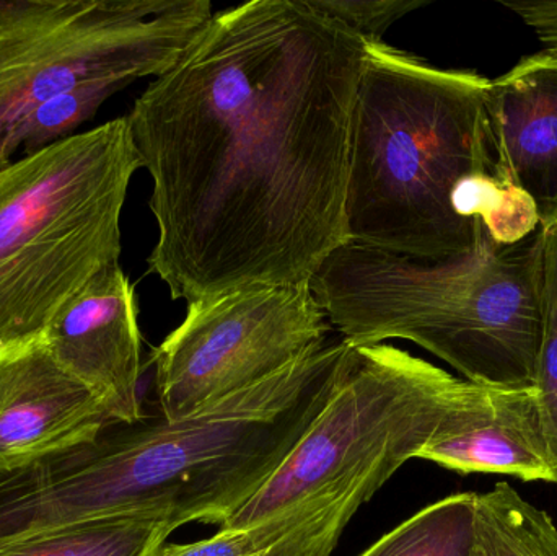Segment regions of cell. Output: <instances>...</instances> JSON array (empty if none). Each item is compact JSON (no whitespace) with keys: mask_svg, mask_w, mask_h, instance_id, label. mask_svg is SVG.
I'll list each match as a JSON object with an SVG mask.
<instances>
[{"mask_svg":"<svg viewBox=\"0 0 557 556\" xmlns=\"http://www.w3.org/2000/svg\"><path fill=\"white\" fill-rule=\"evenodd\" d=\"M494 175L530 196L543 227L557 224V54L542 49L491 81Z\"/></svg>","mask_w":557,"mask_h":556,"instance_id":"obj_11","label":"cell"},{"mask_svg":"<svg viewBox=\"0 0 557 556\" xmlns=\"http://www.w3.org/2000/svg\"><path fill=\"white\" fill-rule=\"evenodd\" d=\"M333 330L310 283L251 286L188 304L153 349L159 411L188 417L308 358Z\"/></svg>","mask_w":557,"mask_h":556,"instance_id":"obj_8","label":"cell"},{"mask_svg":"<svg viewBox=\"0 0 557 556\" xmlns=\"http://www.w3.org/2000/svg\"><path fill=\"white\" fill-rule=\"evenodd\" d=\"M367 42L383 41L393 23L425 5L424 0H308Z\"/></svg>","mask_w":557,"mask_h":556,"instance_id":"obj_20","label":"cell"},{"mask_svg":"<svg viewBox=\"0 0 557 556\" xmlns=\"http://www.w3.org/2000/svg\"><path fill=\"white\" fill-rule=\"evenodd\" d=\"M500 3L516 13L535 33L543 49L557 54V0H516Z\"/></svg>","mask_w":557,"mask_h":556,"instance_id":"obj_21","label":"cell"},{"mask_svg":"<svg viewBox=\"0 0 557 556\" xmlns=\"http://www.w3.org/2000/svg\"><path fill=\"white\" fill-rule=\"evenodd\" d=\"M360 508L349 499H308L245 528H221L205 541L166 542L153 556H333Z\"/></svg>","mask_w":557,"mask_h":556,"instance_id":"obj_13","label":"cell"},{"mask_svg":"<svg viewBox=\"0 0 557 556\" xmlns=\"http://www.w3.org/2000/svg\"><path fill=\"white\" fill-rule=\"evenodd\" d=\"M41 338L55 361L98 395L113 420L143 417L139 309L120 263L69 300Z\"/></svg>","mask_w":557,"mask_h":556,"instance_id":"obj_9","label":"cell"},{"mask_svg":"<svg viewBox=\"0 0 557 556\" xmlns=\"http://www.w3.org/2000/svg\"><path fill=\"white\" fill-rule=\"evenodd\" d=\"M545 231L543 322L536 358L535 387L546 430L557 450V224Z\"/></svg>","mask_w":557,"mask_h":556,"instance_id":"obj_19","label":"cell"},{"mask_svg":"<svg viewBox=\"0 0 557 556\" xmlns=\"http://www.w3.org/2000/svg\"><path fill=\"white\" fill-rule=\"evenodd\" d=\"M212 16L209 0H26L0 29V169L36 108L88 81L160 77Z\"/></svg>","mask_w":557,"mask_h":556,"instance_id":"obj_7","label":"cell"},{"mask_svg":"<svg viewBox=\"0 0 557 556\" xmlns=\"http://www.w3.org/2000/svg\"><path fill=\"white\" fill-rule=\"evenodd\" d=\"M113 418L41 336L0 349V470L16 469L100 431Z\"/></svg>","mask_w":557,"mask_h":556,"instance_id":"obj_10","label":"cell"},{"mask_svg":"<svg viewBox=\"0 0 557 556\" xmlns=\"http://www.w3.org/2000/svg\"><path fill=\"white\" fill-rule=\"evenodd\" d=\"M474 534L483 556H557L552 516L506 482L476 493Z\"/></svg>","mask_w":557,"mask_h":556,"instance_id":"obj_15","label":"cell"},{"mask_svg":"<svg viewBox=\"0 0 557 556\" xmlns=\"http://www.w3.org/2000/svg\"><path fill=\"white\" fill-rule=\"evenodd\" d=\"M483 388L395 346L350 345L323 410L221 528H245L314 498L366 505Z\"/></svg>","mask_w":557,"mask_h":556,"instance_id":"obj_6","label":"cell"},{"mask_svg":"<svg viewBox=\"0 0 557 556\" xmlns=\"http://www.w3.org/2000/svg\"><path fill=\"white\" fill-rule=\"evenodd\" d=\"M173 528L159 516H121L0 544V556H153Z\"/></svg>","mask_w":557,"mask_h":556,"instance_id":"obj_14","label":"cell"},{"mask_svg":"<svg viewBox=\"0 0 557 556\" xmlns=\"http://www.w3.org/2000/svg\"><path fill=\"white\" fill-rule=\"evenodd\" d=\"M491 81L366 41L347 180L349 242L425 261L471 250L476 222L458 218L451 196L465 176L494 172Z\"/></svg>","mask_w":557,"mask_h":556,"instance_id":"obj_4","label":"cell"},{"mask_svg":"<svg viewBox=\"0 0 557 556\" xmlns=\"http://www.w3.org/2000/svg\"><path fill=\"white\" fill-rule=\"evenodd\" d=\"M476 493L425 506L360 556H483L474 534Z\"/></svg>","mask_w":557,"mask_h":556,"instance_id":"obj_16","label":"cell"},{"mask_svg":"<svg viewBox=\"0 0 557 556\" xmlns=\"http://www.w3.org/2000/svg\"><path fill=\"white\" fill-rule=\"evenodd\" d=\"M129 84L121 78L84 82L36 108L20 131L18 146L23 156H32L59 140L75 136L78 127L90 121L111 95Z\"/></svg>","mask_w":557,"mask_h":556,"instance_id":"obj_18","label":"cell"},{"mask_svg":"<svg viewBox=\"0 0 557 556\" xmlns=\"http://www.w3.org/2000/svg\"><path fill=\"white\" fill-rule=\"evenodd\" d=\"M451 206L458 218L480 222L500 245L519 244L542 227L533 199L494 172L471 173L460 180Z\"/></svg>","mask_w":557,"mask_h":556,"instance_id":"obj_17","label":"cell"},{"mask_svg":"<svg viewBox=\"0 0 557 556\" xmlns=\"http://www.w3.org/2000/svg\"><path fill=\"white\" fill-rule=\"evenodd\" d=\"M419 459L465 473H499L523 482L557 483V450L535 387L483 388L451 413Z\"/></svg>","mask_w":557,"mask_h":556,"instance_id":"obj_12","label":"cell"},{"mask_svg":"<svg viewBox=\"0 0 557 556\" xmlns=\"http://www.w3.org/2000/svg\"><path fill=\"white\" fill-rule=\"evenodd\" d=\"M350 345L323 348L188 417L111 420L74 444L58 486L77 521L159 516L224 526L287 459L333 394Z\"/></svg>","mask_w":557,"mask_h":556,"instance_id":"obj_2","label":"cell"},{"mask_svg":"<svg viewBox=\"0 0 557 556\" xmlns=\"http://www.w3.org/2000/svg\"><path fill=\"white\" fill-rule=\"evenodd\" d=\"M366 41L308 0L214 13L134 101L152 178L149 270L175 300L308 284L349 244L347 180Z\"/></svg>","mask_w":557,"mask_h":556,"instance_id":"obj_1","label":"cell"},{"mask_svg":"<svg viewBox=\"0 0 557 556\" xmlns=\"http://www.w3.org/2000/svg\"><path fill=\"white\" fill-rule=\"evenodd\" d=\"M139 169L126 116L0 169V349L39 338L120 263L121 214Z\"/></svg>","mask_w":557,"mask_h":556,"instance_id":"obj_5","label":"cell"},{"mask_svg":"<svg viewBox=\"0 0 557 556\" xmlns=\"http://www.w3.org/2000/svg\"><path fill=\"white\" fill-rule=\"evenodd\" d=\"M545 231L496 244L476 222L471 250L425 261L343 245L311 277L331 326L354 346L408 339L496 391L535 385Z\"/></svg>","mask_w":557,"mask_h":556,"instance_id":"obj_3","label":"cell"}]
</instances>
